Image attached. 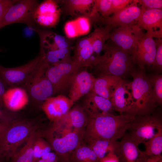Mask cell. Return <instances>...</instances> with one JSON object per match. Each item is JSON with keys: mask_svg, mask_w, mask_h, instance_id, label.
Masks as SVG:
<instances>
[{"mask_svg": "<svg viewBox=\"0 0 162 162\" xmlns=\"http://www.w3.org/2000/svg\"><path fill=\"white\" fill-rule=\"evenodd\" d=\"M72 62L80 68H92L97 59L89 36L80 39L75 47Z\"/></svg>", "mask_w": 162, "mask_h": 162, "instance_id": "17", "label": "cell"}, {"mask_svg": "<svg viewBox=\"0 0 162 162\" xmlns=\"http://www.w3.org/2000/svg\"><path fill=\"white\" fill-rule=\"evenodd\" d=\"M87 115L85 133L87 141L94 140L117 141L128 129L135 116L128 113L115 115L108 112Z\"/></svg>", "mask_w": 162, "mask_h": 162, "instance_id": "1", "label": "cell"}, {"mask_svg": "<svg viewBox=\"0 0 162 162\" xmlns=\"http://www.w3.org/2000/svg\"><path fill=\"white\" fill-rule=\"evenodd\" d=\"M6 85L0 76V108L1 109L3 105L2 98L3 95L6 91L5 88Z\"/></svg>", "mask_w": 162, "mask_h": 162, "instance_id": "43", "label": "cell"}, {"mask_svg": "<svg viewBox=\"0 0 162 162\" xmlns=\"http://www.w3.org/2000/svg\"><path fill=\"white\" fill-rule=\"evenodd\" d=\"M156 44V52L154 59L152 65L156 72L161 73L162 71V38L155 40Z\"/></svg>", "mask_w": 162, "mask_h": 162, "instance_id": "37", "label": "cell"}, {"mask_svg": "<svg viewBox=\"0 0 162 162\" xmlns=\"http://www.w3.org/2000/svg\"><path fill=\"white\" fill-rule=\"evenodd\" d=\"M57 1L46 0L38 4L33 14L34 22L42 26L53 27L58 22L62 10Z\"/></svg>", "mask_w": 162, "mask_h": 162, "instance_id": "14", "label": "cell"}, {"mask_svg": "<svg viewBox=\"0 0 162 162\" xmlns=\"http://www.w3.org/2000/svg\"><path fill=\"white\" fill-rule=\"evenodd\" d=\"M111 30L107 26L96 28L89 35L92 46L97 59L101 55L106 41L110 38Z\"/></svg>", "mask_w": 162, "mask_h": 162, "instance_id": "28", "label": "cell"}, {"mask_svg": "<svg viewBox=\"0 0 162 162\" xmlns=\"http://www.w3.org/2000/svg\"><path fill=\"white\" fill-rule=\"evenodd\" d=\"M102 51L104 54L92 68L98 76H114L124 79L135 69L130 55L111 40L105 43Z\"/></svg>", "mask_w": 162, "mask_h": 162, "instance_id": "2", "label": "cell"}, {"mask_svg": "<svg viewBox=\"0 0 162 162\" xmlns=\"http://www.w3.org/2000/svg\"><path fill=\"white\" fill-rule=\"evenodd\" d=\"M153 88V92L158 105L162 103V75L154 74L149 76Z\"/></svg>", "mask_w": 162, "mask_h": 162, "instance_id": "35", "label": "cell"}, {"mask_svg": "<svg viewBox=\"0 0 162 162\" xmlns=\"http://www.w3.org/2000/svg\"><path fill=\"white\" fill-rule=\"evenodd\" d=\"M99 162H119L118 159L114 153L109 154L100 160Z\"/></svg>", "mask_w": 162, "mask_h": 162, "instance_id": "44", "label": "cell"}, {"mask_svg": "<svg viewBox=\"0 0 162 162\" xmlns=\"http://www.w3.org/2000/svg\"><path fill=\"white\" fill-rule=\"evenodd\" d=\"M89 19L84 16H81L75 20L78 27L74 21H69L66 23L64 29L66 35L69 38H74L79 35L78 33L83 34L88 32L90 28Z\"/></svg>", "mask_w": 162, "mask_h": 162, "instance_id": "32", "label": "cell"}, {"mask_svg": "<svg viewBox=\"0 0 162 162\" xmlns=\"http://www.w3.org/2000/svg\"><path fill=\"white\" fill-rule=\"evenodd\" d=\"M117 141L111 142L104 140H92L88 141V146L94 152L100 160L110 154L114 153Z\"/></svg>", "mask_w": 162, "mask_h": 162, "instance_id": "31", "label": "cell"}, {"mask_svg": "<svg viewBox=\"0 0 162 162\" xmlns=\"http://www.w3.org/2000/svg\"><path fill=\"white\" fill-rule=\"evenodd\" d=\"M112 0H94V5L97 12L104 19L110 16Z\"/></svg>", "mask_w": 162, "mask_h": 162, "instance_id": "36", "label": "cell"}, {"mask_svg": "<svg viewBox=\"0 0 162 162\" xmlns=\"http://www.w3.org/2000/svg\"><path fill=\"white\" fill-rule=\"evenodd\" d=\"M39 135L36 130L32 132L24 146L11 158L10 162H34V143Z\"/></svg>", "mask_w": 162, "mask_h": 162, "instance_id": "27", "label": "cell"}, {"mask_svg": "<svg viewBox=\"0 0 162 162\" xmlns=\"http://www.w3.org/2000/svg\"><path fill=\"white\" fill-rule=\"evenodd\" d=\"M38 127L32 122L26 120L11 122L0 141V158H11Z\"/></svg>", "mask_w": 162, "mask_h": 162, "instance_id": "4", "label": "cell"}, {"mask_svg": "<svg viewBox=\"0 0 162 162\" xmlns=\"http://www.w3.org/2000/svg\"><path fill=\"white\" fill-rule=\"evenodd\" d=\"M96 78L86 70L79 71L74 78L68 96L74 102L86 95L93 89Z\"/></svg>", "mask_w": 162, "mask_h": 162, "instance_id": "18", "label": "cell"}, {"mask_svg": "<svg viewBox=\"0 0 162 162\" xmlns=\"http://www.w3.org/2000/svg\"><path fill=\"white\" fill-rule=\"evenodd\" d=\"M62 4L66 13L72 16H80L93 21L95 17L94 0L58 1Z\"/></svg>", "mask_w": 162, "mask_h": 162, "instance_id": "20", "label": "cell"}, {"mask_svg": "<svg viewBox=\"0 0 162 162\" xmlns=\"http://www.w3.org/2000/svg\"><path fill=\"white\" fill-rule=\"evenodd\" d=\"M1 159L0 158V162H1Z\"/></svg>", "mask_w": 162, "mask_h": 162, "instance_id": "49", "label": "cell"}, {"mask_svg": "<svg viewBox=\"0 0 162 162\" xmlns=\"http://www.w3.org/2000/svg\"><path fill=\"white\" fill-rule=\"evenodd\" d=\"M110 100L113 110L120 114L126 113L131 103L130 82L122 79L113 92Z\"/></svg>", "mask_w": 162, "mask_h": 162, "instance_id": "19", "label": "cell"}, {"mask_svg": "<svg viewBox=\"0 0 162 162\" xmlns=\"http://www.w3.org/2000/svg\"><path fill=\"white\" fill-rule=\"evenodd\" d=\"M137 25L153 38H162V10L145 9L139 19Z\"/></svg>", "mask_w": 162, "mask_h": 162, "instance_id": "16", "label": "cell"}, {"mask_svg": "<svg viewBox=\"0 0 162 162\" xmlns=\"http://www.w3.org/2000/svg\"><path fill=\"white\" fill-rule=\"evenodd\" d=\"M83 107L87 115L98 112H111L113 109L110 100L91 91L84 98Z\"/></svg>", "mask_w": 162, "mask_h": 162, "instance_id": "25", "label": "cell"}, {"mask_svg": "<svg viewBox=\"0 0 162 162\" xmlns=\"http://www.w3.org/2000/svg\"><path fill=\"white\" fill-rule=\"evenodd\" d=\"M16 0H0V20L12 5L17 1Z\"/></svg>", "mask_w": 162, "mask_h": 162, "instance_id": "40", "label": "cell"}, {"mask_svg": "<svg viewBox=\"0 0 162 162\" xmlns=\"http://www.w3.org/2000/svg\"><path fill=\"white\" fill-rule=\"evenodd\" d=\"M74 102L69 98L60 94L47 98L42 104L41 107L48 118L54 122L65 115Z\"/></svg>", "mask_w": 162, "mask_h": 162, "instance_id": "15", "label": "cell"}, {"mask_svg": "<svg viewBox=\"0 0 162 162\" xmlns=\"http://www.w3.org/2000/svg\"><path fill=\"white\" fill-rule=\"evenodd\" d=\"M147 157H160L162 152V131L144 143Z\"/></svg>", "mask_w": 162, "mask_h": 162, "instance_id": "33", "label": "cell"}, {"mask_svg": "<svg viewBox=\"0 0 162 162\" xmlns=\"http://www.w3.org/2000/svg\"><path fill=\"white\" fill-rule=\"evenodd\" d=\"M132 2L130 0H112L110 14L121 10Z\"/></svg>", "mask_w": 162, "mask_h": 162, "instance_id": "39", "label": "cell"}, {"mask_svg": "<svg viewBox=\"0 0 162 162\" xmlns=\"http://www.w3.org/2000/svg\"><path fill=\"white\" fill-rule=\"evenodd\" d=\"M41 58L40 54L26 64L15 68L0 65V76L6 84L23 87L38 67Z\"/></svg>", "mask_w": 162, "mask_h": 162, "instance_id": "9", "label": "cell"}, {"mask_svg": "<svg viewBox=\"0 0 162 162\" xmlns=\"http://www.w3.org/2000/svg\"><path fill=\"white\" fill-rule=\"evenodd\" d=\"M40 158L48 162H58V158L56 154L53 152H50L43 155Z\"/></svg>", "mask_w": 162, "mask_h": 162, "instance_id": "42", "label": "cell"}, {"mask_svg": "<svg viewBox=\"0 0 162 162\" xmlns=\"http://www.w3.org/2000/svg\"><path fill=\"white\" fill-rule=\"evenodd\" d=\"M80 69L73 62L49 65L46 74L52 85L53 94L70 88L74 78Z\"/></svg>", "mask_w": 162, "mask_h": 162, "instance_id": "7", "label": "cell"}, {"mask_svg": "<svg viewBox=\"0 0 162 162\" xmlns=\"http://www.w3.org/2000/svg\"><path fill=\"white\" fill-rule=\"evenodd\" d=\"M145 33L137 25L114 28L110 32V40L130 54L132 49Z\"/></svg>", "mask_w": 162, "mask_h": 162, "instance_id": "11", "label": "cell"}, {"mask_svg": "<svg viewBox=\"0 0 162 162\" xmlns=\"http://www.w3.org/2000/svg\"><path fill=\"white\" fill-rule=\"evenodd\" d=\"M38 4V1L35 0H18L9 8L0 20V29L18 22L24 23L33 27L35 23L33 12Z\"/></svg>", "mask_w": 162, "mask_h": 162, "instance_id": "8", "label": "cell"}, {"mask_svg": "<svg viewBox=\"0 0 162 162\" xmlns=\"http://www.w3.org/2000/svg\"><path fill=\"white\" fill-rule=\"evenodd\" d=\"M36 162H48L46 160H45L41 158H40L39 159H38L36 161Z\"/></svg>", "mask_w": 162, "mask_h": 162, "instance_id": "47", "label": "cell"}, {"mask_svg": "<svg viewBox=\"0 0 162 162\" xmlns=\"http://www.w3.org/2000/svg\"><path fill=\"white\" fill-rule=\"evenodd\" d=\"M49 66L42 57L38 67L22 87L32 101L41 105L53 94L52 85L46 74Z\"/></svg>", "mask_w": 162, "mask_h": 162, "instance_id": "5", "label": "cell"}, {"mask_svg": "<svg viewBox=\"0 0 162 162\" xmlns=\"http://www.w3.org/2000/svg\"><path fill=\"white\" fill-rule=\"evenodd\" d=\"M79 133L68 132L63 137L55 138L52 141V148L63 159L68 160L69 154L80 144V137Z\"/></svg>", "mask_w": 162, "mask_h": 162, "instance_id": "22", "label": "cell"}, {"mask_svg": "<svg viewBox=\"0 0 162 162\" xmlns=\"http://www.w3.org/2000/svg\"><path fill=\"white\" fill-rule=\"evenodd\" d=\"M132 139L138 145L144 143L162 131L161 114L135 116L128 129Z\"/></svg>", "mask_w": 162, "mask_h": 162, "instance_id": "6", "label": "cell"}, {"mask_svg": "<svg viewBox=\"0 0 162 162\" xmlns=\"http://www.w3.org/2000/svg\"><path fill=\"white\" fill-rule=\"evenodd\" d=\"M68 160L72 162H99L94 152L88 146L80 144L68 155Z\"/></svg>", "mask_w": 162, "mask_h": 162, "instance_id": "30", "label": "cell"}, {"mask_svg": "<svg viewBox=\"0 0 162 162\" xmlns=\"http://www.w3.org/2000/svg\"><path fill=\"white\" fill-rule=\"evenodd\" d=\"M2 99L3 104L8 109L16 111L22 108L27 104L29 96L24 88L15 87L6 91Z\"/></svg>", "mask_w": 162, "mask_h": 162, "instance_id": "23", "label": "cell"}, {"mask_svg": "<svg viewBox=\"0 0 162 162\" xmlns=\"http://www.w3.org/2000/svg\"><path fill=\"white\" fill-rule=\"evenodd\" d=\"M40 37V52L71 48L70 42L64 37L52 32H38Z\"/></svg>", "mask_w": 162, "mask_h": 162, "instance_id": "24", "label": "cell"}, {"mask_svg": "<svg viewBox=\"0 0 162 162\" xmlns=\"http://www.w3.org/2000/svg\"><path fill=\"white\" fill-rule=\"evenodd\" d=\"M63 162H70L68 160H63Z\"/></svg>", "mask_w": 162, "mask_h": 162, "instance_id": "48", "label": "cell"}, {"mask_svg": "<svg viewBox=\"0 0 162 162\" xmlns=\"http://www.w3.org/2000/svg\"><path fill=\"white\" fill-rule=\"evenodd\" d=\"M88 115L82 107L76 105L55 123L65 126L67 129L71 128L79 132L87 124Z\"/></svg>", "mask_w": 162, "mask_h": 162, "instance_id": "21", "label": "cell"}, {"mask_svg": "<svg viewBox=\"0 0 162 162\" xmlns=\"http://www.w3.org/2000/svg\"><path fill=\"white\" fill-rule=\"evenodd\" d=\"M122 79L114 76H99L96 80L91 91L97 95L110 100L116 86Z\"/></svg>", "mask_w": 162, "mask_h": 162, "instance_id": "26", "label": "cell"}, {"mask_svg": "<svg viewBox=\"0 0 162 162\" xmlns=\"http://www.w3.org/2000/svg\"><path fill=\"white\" fill-rule=\"evenodd\" d=\"M40 136L39 135L36 138L34 143V162H36L44 154L51 152L52 148L51 146Z\"/></svg>", "mask_w": 162, "mask_h": 162, "instance_id": "34", "label": "cell"}, {"mask_svg": "<svg viewBox=\"0 0 162 162\" xmlns=\"http://www.w3.org/2000/svg\"><path fill=\"white\" fill-rule=\"evenodd\" d=\"M117 141L114 152L119 162H146L147 156L144 151L140 150L138 145L126 132Z\"/></svg>", "mask_w": 162, "mask_h": 162, "instance_id": "13", "label": "cell"}, {"mask_svg": "<svg viewBox=\"0 0 162 162\" xmlns=\"http://www.w3.org/2000/svg\"><path fill=\"white\" fill-rule=\"evenodd\" d=\"M70 48L53 51L40 52V54L49 65L72 62L70 55Z\"/></svg>", "mask_w": 162, "mask_h": 162, "instance_id": "29", "label": "cell"}, {"mask_svg": "<svg viewBox=\"0 0 162 162\" xmlns=\"http://www.w3.org/2000/svg\"><path fill=\"white\" fill-rule=\"evenodd\" d=\"M136 1L145 9H162V0H138Z\"/></svg>", "mask_w": 162, "mask_h": 162, "instance_id": "38", "label": "cell"}, {"mask_svg": "<svg viewBox=\"0 0 162 162\" xmlns=\"http://www.w3.org/2000/svg\"><path fill=\"white\" fill-rule=\"evenodd\" d=\"M155 40L146 33L132 49L130 53L132 61L139 68L144 70L145 66L152 65L156 52Z\"/></svg>", "mask_w": 162, "mask_h": 162, "instance_id": "10", "label": "cell"}, {"mask_svg": "<svg viewBox=\"0 0 162 162\" xmlns=\"http://www.w3.org/2000/svg\"><path fill=\"white\" fill-rule=\"evenodd\" d=\"M13 117L11 114L0 108V122H9L13 120Z\"/></svg>", "mask_w": 162, "mask_h": 162, "instance_id": "41", "label": "cell"}, {"mask_svg": "<svg viewBox=\"0 0 162 162\" xmlns=\"http://www.w3.org/2000/svg\"><path fill=\"white\" fill-rule=\"evenodd\" d=\"M136 0L121 10L104 19L106 26L111 30L125 26L137 25L138 21L144 9L140 6Z\"/></svg>", "mask_w": 162, "mask_h": 162, "instance_id": "12", "label": "cell"}, {"mask_svg": "<svg viewBox=\"0 0 162 162\" xmlns=\"http://www.w3.org/2000/svg\"><path fill=\"white\" fill-rule=\"evenodd\" d=\"M130 82L131 103L126 113L134 116H147L154 113L158 105L149 76L144 70L135 69L130 74Z\"/></svg>", "mask_w": 162, "mask_h": 162, "instance_id": "3", "label": "cell"}, {"mask_svg": "<svg viewBox=\"0 0 162 162\" xmlns=\"http://www.w3.org/2000/svg\"><path fill=\"white\" fill-rule=\"evenodd\" d=\"M146 162H162V158L160 157H147Z\"/></svg>", "mask_w": 162, "mask_h": 162, "instance_id": "46", "label": "cell"}, {"mask_svg": "<svg viewBox=\"0 0 162 162\" xmlns=\"http://www.w3.org/2000/svg\"><path fill=\"white\" fill-rule=\"evenodd\" d=\"M10 122L8 123H6L0 122V141L3 138L5 131Z\"/></svg>", "mask_w": 162, "mask_h": 162, "instance_id": "45", "label": "cell"}]
</instances>
